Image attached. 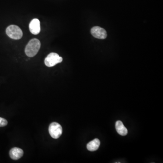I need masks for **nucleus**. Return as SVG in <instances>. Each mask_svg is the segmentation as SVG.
<instances>
[{
    "instance_id": "nucleus-1",
    "label": "nucleus",
    "mask_w": 163,
    "mask_h": 163,
    "mask_svg": "<svg viewBox=\"0 0 163 163\" xmlns=\"http://www.w3.org/2000/svg\"><path fill=\"white\" fill-rule=\"evenodd\" d=\"M41 42L37 39H33L29 42L25 48V53L27 56L33 57L36 55L41 48Z\"/></svg>"
},
{
    "instance_id": "nucleus-2",
    "label": "nucleus",
    "mask_w": 163,
    "mask_h": 163,
    "mask_svg": "<svg viewBox=\"0 0 163 163\" xmlns=\"http://www.w3.org/2000/svg\"><path fill=\"white\" fill-rule=\"evenodd\" d=\"M6 34L10 38L14 40H19L23 36V32L20 28L15 25L9 26L6 29Z\"/></svg>"
},
{
    "instance_id": "nucleus-3",
    "label": "nucleus",
    "mask_w": 163,
    "mask_h": 163,
    "mask_svg": "<svg viewBox=\"0 0 163 163\" xmlns=\"http://www.w3.org/2000/svg\"><path fill=\"white\" fill-rule=\"evenodd\" d=\"M63 61V58L58 54L55 53H51L48 55L44 59V64L48 67H52Z\"/></svg>"
},
{
    "instance_id": "nucleus-4",
    "label": "nucleus",
    "mask_w": 163,
    "mask_h": 163,
    "mask_svg": "<svg viewBox=\"0 0 163 163\" xmlns=\"http://www.w3.org/2000/svg\"><path fill=\"white\" fill-rule=\"evenodd\" d=\"M49 131L50 136L53 138L58 139L60 137L63 132L62 126L58 123L52 122L49 126Z\"/></svg>"
},
{
    "instance_id": "nucleus-5",
    "label": "nucleus",
    "mask_w": 163,
    "mask_h": 163,
    "mask_svg": "<svg viewBox=\"0 0 163 163\" xmlns=\"http://www.w3.org/2000/svg\"><path fill=\"white\" fill-rule=\"evenodd\" d=\"M92 35L99 39H105L107 37V33L104 29L99 27H94L91 30Z\"/></svg>"
},
{
    "instance_id": "nucleus-6",
    "label": "nucleus",
    "mask_w": 163,
    "mask_h": 163,
    "mask_svg": "<svg viewBox=\"0 0 163 163\" xmlns=\"http://www.w3.org/2000/svg\"><path fill=\"white\" fill-rule=\"evenodd\" d=\"M29 29L32 34H38L41 31L40 21L38 19H34L30 23Z\"/></svg>"
},
{
    "instance_id": "nucleus-7",
    "label": "nucleus",
    "mask_w": 163,
    "mask_h": 163,
    "mask_svg": "<svg viewBox=\"0 0 163 163\" xmlns=\"http://www.w3.org/2000/svg\"><path fill=\"white\" fill-rule=\"evenodd\" d=\"M24 152L22 149L17 147H14L10 150L9 154L11 159L13 160H18L23 156Z\"/></svg>"
},
{
    "instance_id": "nucleus-8",
    "label": "nucleus",
    "mask_w": 163,
    "mask_h": 163,
    "mask_svg": "<svg viewBox=\"0 0 163 163\" xmlns=\"http://www.w3.org/2000/svg\"><path fill=\"white\" fill-rule=\"evenodd\" d=\"M115 127L117 133L121 136H126L128 133V130L124 125L122 122L121 121H118L116 122Z\"/></svg>"
},
{
    "instance_id": "nucleus-9",
    "label": "nucleus",
    "mask_w": 163,
    "mask_h": 163,
    "mask_svg": "<svg viewBox=\"0 0 163 163\" xmlns=\"http://www.w3.org/2000/svg\"><path fill=\"white\" fill-rule=\"evenodd\" d=\"M100 145V141L98 139H95L94 140L89 142L87 145V150L90 151H97Z\"/></svg>"
},
{
    "instance_id": "nucleus-10",
    "label": "nucleus",
    "mask_w": 163,
    "mask_h": 163,
    "mask_svg": "<svg viewBox=\"0 0 163 163\" xmlns=\"http://www.w3.org/2000/svg\"><path fill=\"white\" fill-rule=\"evenodd\" d=\"M8 124L7 120L4 118L0 117V127H4L6 126Z\"/></svg>"
}]
</instances>
